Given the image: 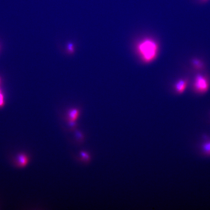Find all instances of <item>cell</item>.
<instances>
[{
    "instance_id": "1",
    "label": "cell",
    "mask_w": 210,
    "mask_h": 210,
    "mask_svg": "<svg viewBox=\"0 0 210 210\" xmlns=\"http://www.w3.org/2000/svg\"><path fill=\"white\" fill-rule=\"evenodd\" d=\"M137 49L142 60L145 62L149 63L156 58L158 46L156 42L149 39H144L137 45Z\"/></svg>"
},
{
    "instance_id": "2",
    "label": "cell",
    "mask_w": 210,
    "mask_h": 210,
    "mask_svg": "<svg viewBox=\"0 0 210 210\" xmlns=\"http://www.w3.org/2000/svg\"><path fill=\"white\" fill-rule=\"evenodd\" d=\"M193 87L194 90L198 93L205 92L209 87V82L207 78L203 75L198 74L195 78Z\"/></svg>"
},
{
    "instance_id": "3",
    "label": "cell",
    "mask_w": 210,
    "mask_h": 210,
    "mask_svg": "<svg viewBox=\"0 0 210 210\" xmlns=\"http://www.w3.org/2000/svg\"><path fill=\"white\" fill-rule=\"evenodd\" d=\"M80 157H75V159L78 161L85 164H89L91 161L92 156L90 153L85 150H81L79 152Z\"/></svg>"
},
{
    "instance_id": "4",
    "label": "cell",
    "mask_w": 210,
    "mask_h": 210,
    "mask_svg": "<svg viewBox=\"0 0 210 210\" xmlns=\"http://www.w3.org/2000/svg\"><path fill=\"white\" fill-rule=\"evenodd\" d=\"M80 113V110L76 108H71L68 110L67 115L68 123L75 122Z\"/></svg>"
},
{
    "instance_id": "5",
    "label": "cell",
    "mask_w": 210,
    "mask_h": 210,
    "mask_svg": "<svg viewBox=\"0 0 210 210\" xmlns=\"http://www.w3.org/2000/svg\"><path fill=\"white\" fill-rule=\"evenodd\" d=\"M29 160V157L27 155L24 153H20L17 157L16 164L18 167H23L28 164Z\"/></svg>"
},
{
    "instance_id": "6",
    "label": "cell",
    "mask_w": 210,
    "mask_h": 210,
    "mask_svg": "<svg viewBox=\"0 0 210 210\" xmlns=\"http://www.w3.org/2000/svg\"><path fill=\"white\" fill-rule=\"evenodd\" d=\"M188 84V81L186 79H181L178 80L175 85V89L178 94L183 93L186 89Z\"/></svg>"
},
{
    "instance_id": "7",
    "label": "cell",
    "mask_w": 210,
    "mask_h": 210,
    "mask_svg": "<svg viewBox=\"0 0 210 210\" xmlns=\"http://www.w3.org/2000/svg\"><path fill=\"white\" fill-rule=\"evenodd\" d=\"M192 63L194 67L197 69L201 70L203 68V62L199 59L195 58L192 59Z\"/></svg>"
},
{
    "instance_id": "8",
    "label": "cell",
    "mask_w": 210,
    "mask_h": 210,
    "mask_svg": "<svg viewBox=\"0 0 210 210\" xmlns=\"http://www.w3.org/2000/svg\"><path fill=\"white\" fill-rule=\"evenodd\" d=\"M75 134L78 144H82L84 140V135L81 132L78 130H76Z\"/></svg>"
},
{
    "instance_id": "9",
    "label": "cell",
    "mask_w": 210,
    "mask_h": 210,
    "mask_svg": "<svg viewBox=\"0 0 210 210\" xmlns=\"http://www.w3.org/2000/svg\"><path fill=\"white\" fill-rule=\"evenodd\" d=\"M74 46L71 42L68 43L66 46V52L69 54H71L74 53Z\"/></svg>"
},
{
    "instance_id": "10",
    "label": "cell",
    "mask_w": 210,
    "mask_h": 210,
    "mask_svg": "<svg viewBox=\"0 0 210 210\" xmlns=\"http://www.w3.org/2000/svg\"><path fill=\"white\" fill-rule=\"evenodd\" d=\"M202 149L206 153L210 154V141L208 142L203 144Z\"/></svg>"
},
{
    "instance_id": "11",
    "label": "cell",
    "mask_w": 210,
    "mask_h": 210,
    "mask_svg": "<svg viewBox=\"0 0 210 210\" xmlns=\"http://www.w3.org/2000/svg\"><path fill=\"white\" fill-rule=\"evenodd\" d=\"M201 3L205 4L208 2L210 0H198Z\"/></svg>"
}]
</instances>
